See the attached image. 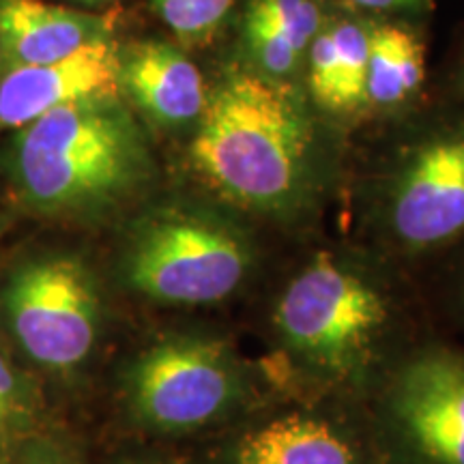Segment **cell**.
Masks as SVG:
<instances>
[{"label":"cell","instance_id":"cell-6","mask_svg":"<svg viewBox=\"0 0 464 464\" xmlns=\"http://www.w3.org/2000/svg\"><path fill=\"white\" fill-rule=\"evenodd\" d=\"M239 372L224 344L172 338L142 353L130 374L136 415L158 430L181 432L216 421L239 398Z\"/></svg>","mask_w":464,"mask_h":464},{"label":"cell","instance_id":"cell-15","mask_svg":"<svg viewBox=\"0 0 464 464\" xmlns=\"http://www.w3.org/2000/svg\"><path fill=\"white\" fill-rule=\"evenodd\" d=\"M243 33H246L249 58L256 67L254 72L276 80H286L290 73H295V69H299L301 58L305 54H301L286 34L254 3L247 11Z\"/></svg>","mask_w":464,"mask_h":464},{"label":"cell","instance_id":"cell-19","mask_svg":"<svg viewBox=\"0 0 464 464\" xmlns=\"http://www.w3.org/2000/svg\"><path fill=\"white\" fill-rule=\"evenodd\" d=\"M348 3L370 11H393V9L417 7L421 0H348Z\"/></svg>","mask_w":464,"mask_h":464},{"label":"cell","instance_id":"cell-2","mask_svg":"<svg viewBox=\"0 0 464 464\" xmlns=\"http://www.w3.org/2000/svg\"><path fill=\"white\" fill-rule=\"evenodd\" d=\"M22 200L45 216H97L150 177L140 127L119 97H92L22 127L11 150Z\"/></svg>","mask_w":464,"mask_h":464},{"label":"cell","instance_id":"cell-5","mask_svg":"<svg viewBox=\"0 0 464 464\" xmlns=\"http://www.w3.org/2000/svg\"><path fill=\"white\" fill-rule=\"evenodd\" d=\"M5 305L11 332L26 355L52 370L82 363L95 346L100 295L80 260H33L11 277Z\"/></svg>","mask_w":464,"mask_h":464},{"label":"cell","instance_id":"cell-14","mask_svg":"<svg viewBox=\"0 0 464 464\" xmlns=\"http://www.w3.org/2000/svg\"><path fill=\"white\" fill-rule=\"evenodd\" d=\"M338 54V112H348L368 103L370 26L344 20L332 26Z\"/></svg>","mask_w":464,"mask_h":464},{"label":"cell","instance_id":"cell-7","mask_svg":"<svg viewBox=\"0 0 464 464\" xmlns=\"http://www.w3.org/2000/svg\"><path fill=\"white\" fill-rule=\"evenodd\" d=\"M392 226L413 247L439 246L464 230V125L411 153L392 194Z\"/></svg>","mask_w":464,"mask_h":464},{"label":"cell","instance_id":"cell-4","mask_svg":"<svg viewBox=\"0 0 464 464\" xmlns=\"http://www.w3.org/2000/svg\"><path fill=\"white\" fill-rule=\"evenodd\" d=\"M276 323L297 355L344 376L370 357L387 323V305L368 282L321 256L284 290Z\"/></svg>","mask_w":464,"mask_h":464},{"label":"cell","instance_id":"cell-21","mask_svg":"<svg viewBox=\"0 0 464 464\" xmlns=\"http://www.w3.org/2000/svg\"><path fill=\"white\" fill-rule=\"evenodd\" d=\"M20 464H75V462L72 458L61 454V451L56 450H39L28 458H24Z\"/></svg>","mask_w":464,"mask_h":464},{"label":"cell","instance_id":"cell-9","mask_svg":"<svg viewBox=\"0 0 464 464\" xmlns=\"http://www.w3.org/2000/svg\"><path fill=\"white\" fill-rule=\"evenodd\" d=\"M119 92V52L108 39L45 65L14 67L0 82V127H26L69 103Z\"/></svg>","mask_w":464,"mask_h":464},{"label":"cell","instance_id":"cell-23","mask_svg":"<svg viewBox=\"0 0 464 464\" xmlns=\"http://www.w3.org/2000/svg\"><path fill=\"white\" fill-rule=\"evenodd\" d=\"M5 415H7V413H5V411H3V409H0V420H3V417H5Z\"/></svg>","mask_w":464,"mask_h":464},{"label":"cell","instance_id":"cell-1","mask_svg":"<svg viewBox=\"0 0 464 464\" xmlns=\"http://www.w3.org/2000/svg\"><path fill=\"white\" fill-rule=\"evenodd\" d=\"M314 131L304 97L254 69L226 75L207 100L191 142L196 172L232 205L282 213L312 179Z\"/></svg>","mask_w":464,"mask_h":464},{"label":"cell","instance_id":"cell-18","mask_svg":"<svg viewBox=\"0 0 464 464\" xmlns=\"http://www.w3.org/2000/svg\"><path fill=\"white\" fill-rule=\"evenodd\" d=\"M307 84L321 106L335 110L338 106V54L332 26H323L305 52Z\"/></svg>","mask_w":464,"mask_h":464},{"label":"cell","instance_id":"cell-12","mask_svg":"<svg viewBox=\"0 0 464 464\" xmlns=\"http://www.w3.org/2000/svg\"><path fill=\"white\" fill-rule=\"evenodd\" d=\"M237 464H357V458L332 426L295 415L247 434L237 450Z\"/></svg>","mask_w":464,"mask_h":464},{"label":"cell","instance_id":"cell-17","mask_svg":"<svg viewBox=\"0 0 464 464\" xmlns=\"http://www.w3.org/2000/svg\"><path fill=\"white\" fill-rule=\"evenodd\" d=\"M254 5L286 34L301 54H305L323 28L316 0H254Z\"/></svg>","mask_w":464,"mask_h":464},{"label":"cell","instance_id":"cell-10","mask_svg":"<svg viewBox=\"0 0 464 464\" xmlns=\"http://www.w3.org/2000/svg\"><path fill=\"white\" fill-rule=\"evenodd\" d=\"M119 89H125L150 119L168 127L200 121L207 106L198 67L164 42L136 44L119 56Z\"/></svg>","mask_w":464,"mask_h":464},{"label":"cell","instance_id":"cell-16","mask_svg":"<svg viewBox=\"0 0 464 464\" xmlns=\"http://www.w3.org/2000/svg\"><path fill=\"white\" fill-rule=\"evenodd\" d=\"M160 20L185 42H205L224 24L235 0H150Z\"/></svg>","mask_w":464,"mask_h":464},{"label":"cell","instance_id":"cell-11","mask_svg":"<svg viewBox=\"0 0 464 464\" xmlns=\"http://www.w3.org/2000/svg\"><path fill=\"white\" fill-rule=\"evenodd\" d=\"M108 39L106 26L80 11L39 0L0 5V48L14 67L45 65Z\"/></svg>","mask_w":464,"mask_h":464},{"label":"cell","instance_id":"cell-3","mask_svg":"<svg viewBox=\"0 0 464 464\" xmlns=\"http://www.w3.org/2000/svg\"><path fill=\"white\" fill-rule=\"evenodd\" d=\"M252 243L239 226L196 207L149 216L131 235L125 276L166 304H213L230 297L252 269Z\"/></svg>","mask_w":464,"mask_h":464},{"label":"cell","instance_id":"cell-13","mask_svg":"<svg viewBox=\"0 0 464 464\" xmlns=\"http://www.w3.org/2000/svg\"><path fill=\"white\" fill-rule=\"evenodd\" d=\"M426 75V54L413 33L396 24L370 26L368 103L396 106L420 91Z\"/></svg>","mask_w":464,"mask_h":464},{"label":"cell","instance_id":"cell-20","mask_svg":"<svg viewBox=\"0 0 464 464\" xmlns=\"http://www.w3.org/2000/svg\"><path fill=\"white\" fill-rule=\"evenodd\" d=\"M11 398H14V374H11L7 362L0 357V409L5 413L9 411Z\"/></svg>","mask_w":464,"mask_h":464},{"label":"cell","instance_id":"cell-8","mask_svg":"<svg viewBox=\"0 0 464 464\" xmlns=\"http://www.w3.org/2000/svg\"><path fill=\"white\" fill-rule=\"evenodd\" d=\"M393 413L406 437L437 464H464V359L417 357L398 376Z\"/></svg>","mask_w":464,"mask_h":464},{"label":"cell","instance_id":"cell-22","mask_svg":"<svg viewBox=\"0 0 464 464\" xmlns=\"http://www.w3.org/2000/svg\"><path fill=\"white\" fill-rule=\"evenodd\" d=\"M78 3H84V5H102V3H114V0H78Z\"/></svg>","mask_w":464,"mask_h":464}]
</instances>
